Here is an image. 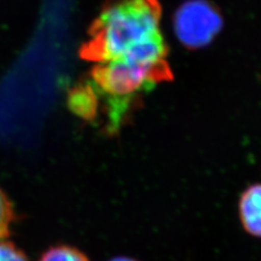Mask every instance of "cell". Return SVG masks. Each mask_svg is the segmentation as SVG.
Here are the masks:
<instances>
[{"label":"cell","instance_id":"obj_1","mask_svg":"<svg viewBox=\"0 0 261 261\" xmlns=\"http://www.w3.org/2000/svg\"><path fill=\"white\" fill-rule=\"evenodd\" d=\"M173 80L167 55H137L97 63L87 80L106 116V132L124 125L133 105L156 85Z\"/></svg>","mask_w":261,"mask_h":261},{"label":"cell","instance_id":"obj_2","mask_svg":"<svg viewBox=\"0 0 261 261\" xmlns=\"http://www.w3.org/2000/svg\"><path fill=\"white\" fill-rule=\"evenodd\" d=\"M161 16L159 0H106L89 28L80 57L97 63L107 62L162 38Z\"/></svg>","mask_w":261,"mask_h":261},{"label":"cell","instance_id":"obj_3","mask_svg":"<svg viewBox=\"0 0 261 261\" xmlns=\"http://www.w3.org/2000/svg\"><path fill=\"white\" fill-rule=\"evenodd\" d=\"M222 28V14L207 0H187L177 8L173 16L177 39L192 50L211 44Z\"/></svg>","mask_w":261,"mask_h":261},{"label":"cell","instance_id":"obj_4","mask_svg":"<svg viewBox=\"0 0 261 261\" xmlns=\"http://www.w3.org/2000/svg\"><path fill=\"white\" fill-rule=\"evenodd\" d=\"M239 208L245 231L261 238V184L251 185L242 194Z\"/></svg>","mask_w":261,"mask_h":261},{"label":"cell","instance_id":"obj_5","mask_svg":"<svg viewBox=\"0 0 261 261\" xmlns=\"http://www.w3.org/2000/svg\"><path fill=\"white\" fill-rule=\"evenodd\" d=\"M69 105L72 112L86 121L94 122L98 117V99L88 81L72 89Z\"/></svg>","mask_w":261,"mask_h":261},{"label":"cell","instance_id":"obj_6","mask_svg":"<svg viewBox=\"0 0 261 261\" xmlns=\"http://www.w3.org/2000/svg\"><path fill=\"white\" fill-rule=\"evenodd\" d=\"M15 220L12 202L0 189V241H5L11 234V226Z\"/></svg>","mask_w":261,"mask_h":261},{"label":"cell","instance_id":"obj_7","mask_svg":"<svg viewBox=\"0 0 261 261\" xmlns=\"http://www.w3.org/2000/svg\"><path fill=\"white\" fill-rule=\"evenodd\" d=\"M39 261H89L79 249L70 246H56L45 251Z\"/></svg>","mask_w":261,"mask_h":261},{"label":"cell","instance_id":"obj_8","mask_svg":"<svg viewBox=\"0 0 261 261\" xmlns=\"http://www.w3.org/2000/svg\"><path fill=\"white\" fill-rule=\"evenodd\" d=\"M0 261H29V259L13 243L0 241Z\"/></svg>","mask_w":261,"mask_h":261},{"label":"cell","instance_id":"obj_9","mask_svg":"<svg viewBox=\"0 0 261 261\" xmlns=\"http://www.w3.org/2000/svg\"><path fill=\"white\" fill-rule=\"evenodd\" d=\"M109 261H136L132 258H127V257H117V258H113Z\"/></svg>","mask_w":261,"mask_h":261}]
</instances>
